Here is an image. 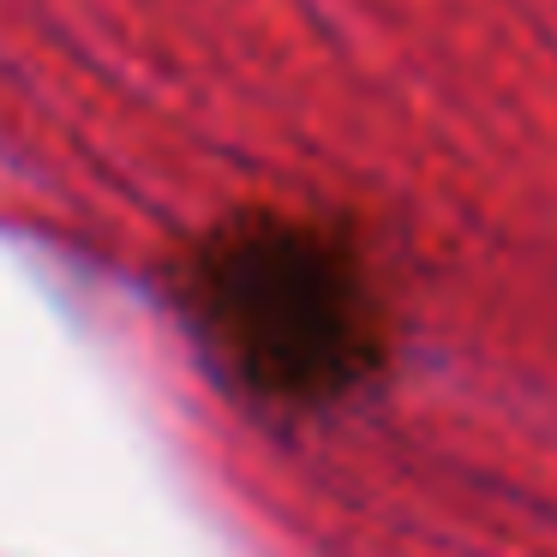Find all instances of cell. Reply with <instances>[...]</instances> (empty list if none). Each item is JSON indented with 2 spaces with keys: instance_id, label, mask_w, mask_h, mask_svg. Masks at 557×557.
Listing matches in <instances>:
<instances>
[{
  "instance_id": "6da1fadb",
  "label": "cell",
  "mask_w": 557,
  "mask_h": 557,
  "mask_svg": "<svg viewBox=\"0 0 557 557\" xmlns=\"http://www.w3.org/2000/svg\"><path fill=\"white\" fill-rule=\"evenodd\" d=\"M193 312L240 384L276 401H324L377 366V300L354 246L318 222L246 216L193 264Z\"/></svg>"
}]
</instances>
